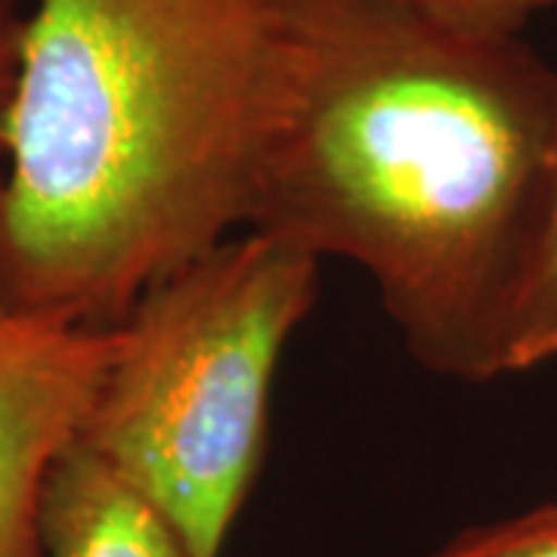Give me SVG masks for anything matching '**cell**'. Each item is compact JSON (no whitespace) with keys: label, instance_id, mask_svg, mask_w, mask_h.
Instances as JSON below:
<instances>
[{"label":"cell","instance_id":"obj_8","mask_svg":"<svg viewBox=\"0 0 557 557\" xmlns=\"http://www.w3.org/2000/svg\"><path fill=\"white\" fill-rule=\"evenodd\" d=\"M421 7L428 13H437L443 20L493 28V32H520V25L542 7H552L557 0H403Z\"/></svg>","mask_w":557,"mask_h":557},{"label":"cell","instance_id":"obj_9","mask_svg":"<svg viewBox=\"0 0 557 557\" xmlns=\"http://www.w3.org/2000/svg\"><path fill=\"white\" fill-rule=\"evenodd\" d=\"M22 0H0V161H3V139H7V115L16 90L20 72L22 25H25Z\"/></svg>","mask_w":557,"mask_h":557},{"label":"cell","instance_id":"obj_4","mask_svg":"<svg viewBox=\"0 0 557 557\" xmlns=\"http://www.w3.org/2000/svg\"><path fill=\"white\" fill-rule=\"evenodd\" d=\"M115 347V325L40 317L0 292V557H40L44 486L81 437Z\"/></svg>","mask_w":557,"mask_h":557},{"label":"cell","instance_id":"obj_6","mask_svg":"<svg viewBox=\"0 0 557 557\" xmlns=\"http://www.w3.org/2000/svg\"><path fill=\"white\" fill-rule=\"evenodd\" d=\"M557 359V183L545 236L527 276L505 347V375Z\"/></svg>","mask_w":557,"mask_h":557},{"label":"cell","instance_id":"obj_7","mask_svg":"<svg viewBox=\"0 0 557 557\" xmlns=\"http://www.w3.org/2000/svg\"><path fill=\"white\" fill-rule=\"evenodd\" d=\"M428 557H557V502L465 530Z\"/></svg>","mask_w":557,"mask_h":557},{"label":"cell","instance_id":"obj_1","mask_svg":"<svg viewBox=\"0 0 557 557\" xmlns=\"http://www.w3.org/2000/svg\"><path fill=\"white\" fill-rule=\"evenodd\" d=\"M248 230L357 263L421 369L505 375L557 183V72L403 0H278Z\"/></svg>","mask_w":557,"mask_h":557},{"label":"cell","instance_id":"obj_5","mask_svg":"<svg viewBox=\"0 0 557 557\" xmlns=\"http://www.w3.org/2000/svg\"><path fill=\"white\" fill-rule=\"evenodd\" d=\"M38 539L40 557H199L78 440L47 478Z\"/></svg>","mask_w":557,"mask_h":557},{"label":"cell","instance_id":"obj_2","mask_svg":"<svg viewBox=\"0 0 557 557\" xmlns=\"http://www.w3.org/2000/svg\"><path fill=\"white\" fill-rule=\"evenodd\" d=\"M278 65V0H35L0 161V292L106 329L230 239Z\"/></svg>","mask_w":557,"mask_h":557},{"label":"cell","instance_id":"obj_3","mask_svg":"<svg viewBox=\"0 0 557 557\" xmlns=\"http://www.w3.org/2000/svg\"><path fill=\"white\" fill-rule=\"evenodd\" d=\"M319 263L248 230L152 282L78 443L199 557H223L270 440L278 359L319 292Z\"/></svg>","mask_w":557,"mask_h":557}]
</instances>
